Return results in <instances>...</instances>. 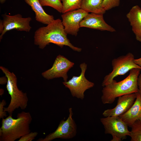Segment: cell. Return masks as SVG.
I'll return each instance as SVG.
<instances>
[{"label":"cell","mask_w":141,"mask_h":141,"mask_svg":"<svg viewBox=\"0 0 141 141\" xmlns=\"http://www.w3.org/2000/svg\"><path fill=\"white\" fill-rule=\"evenodd\" d=\"M134 62L137 65L141 67V57L137 59H134Z\"/></svg>","instance_id":"26"},{"label":"cell","mask_w":141,"mask_h":141,"mask_svg":"<svg viewBox=\"0 0 141 141\" xmlns=\"http://www.w3.org/2000/svg\"><path fill=\"white\" fill-rule=\"evenodd\" d=\"M136 93V97L132 105L127 111L119 116L130 127L141 119V96L138 92Z\"/></svg>","instance_id":"14"},{"label":"cell","mask_w":141,"mask_h":141,"mask_svg":"<svg viewBox=\"0 0 141 141\" xmlns=\"http://www.w3.org/2000/svg\"><path fill=\"white\" fill-rule=\"evenodd\" d=\"M62 4V13L80 8L83 0H60Z\"/></svg>","instance_id":"18"},{"label":"cell","mask_w":141,"mask_h":141,"mask_svg":"<svg viewBox=\"0 0 141 141\" xmlns=\"http://www.w3.org/2000/svg\"><path fill=\"white\" fill-rule=\"evenodd\" d=\"M141 69L133 68L130 70L128 75L123 80L117 82L113 79L103 87L101 101L104 104L113 103L117 97L138 92L137 80Z\"/></svg>","instance_id":"2"},{"label":"cell","mask_w":141,"mask_h":141,"mask_svg":"<svg viewBox=\"0 0 141 141\" xmlns=\"http://www.w3.org/2000/svg\"><path fill=\"white\" fill-rule=\"evenodd\" d=\"M120 0H103L102 7L105 10H108L114 8L118 7Z\"/></svg>","instance_id":"21"},{"label":"cell","mask_w":141,"mask_h":141,"mask_svg":"<svg viewBox=\"0 0 141 141\" xmlns=\"http://www.w3.org/2000/svg\"><path fill=\"white\" fill-rule=\"evenodd\" d=\"M74 65L73 62L59 55L57 56L51 68L42 73V75L47 80L62 77L64 81H67V73Z\"/></svg>","instance_id":"9"},{"label":"cell","mask_w":141,"mask_h":141,"mask_svg":"<svg viewBox=\"0 0 141 141\" xmlns=\"http://www.w3.org/2000/svg\"><path fill=\"white\" fill-rule=\"evenodd\" d=\"M130 136L131 141H141V122L136 121L131 126Z\"/></svg>","instance_id":"19"},{"label":"cell","mask_w":141,"mask_h":141,"mask_svg":"<svg viewBox=\"0 0 141 141\" xmlns=\"http://www.w3.org/2000/svg\"><path fill=\"white\" fill-rule=\"evenodd\" d=\"M38 134L37 132H30L21 137L18 141H32L35 138Z\"/></svg>","instance_id":"22"},{"label":"cell","mask_w":141,"mask_h":141,"mask_svg":"<svg viewBox=\"0 0 141 141\" xmlns=\"http://www.w3.org/2000/svg\"><path fill=\"white\" fill-rule=\"evenodd\" d=\"M6 104V102L4 99H3L0 103V118L3 119L6 117L7 112L4 111V106Z\"/></svg>","instance_id":"23"},{"label":"cell","mask_w":141,"mask_h":141,"mask_svg":"<svg viewBox=\"0 0 141 141\" xmlns=\"http://www.w3.org/2000/svg\"><path fill=\"white\" fill-rule=\"evenodd\" d=\"M4 29V27L2 20H0V33L1 34L3 33Z\"/></svg>","instance_id":"25"},{"label":"cell","mask_w":141,"mask_h":141,"mask_svg":"<svg viewBox=\"0 0 141 141\" xmlns=\"http://www.w3.org/2000/svg\"><path fill=\"white\" fill-rule=\"evenodd\" d=\"M139 120L140 121V122H141V119L140 120Z\"/></svg>","instance_id":"29"},{"label":"cell","mask_w":141,"mask_h":141,"mask_svg":"<svg viewBox=\"0 0 141 141\" xmlns=\"http://www.w3.org/2000/svg\"><path fill=\"white\" fill-rule=\"evenodd\" d=\"M89 13L80 8L62 13V23L67 34L76 36L80 28V22Z\"/></svg>","instance_id":"11"},{"label":"cell","mask_w":141,"mask_h":141,"mask_svg":"<svg viewBox=\"0 0 141 141\" xmlns=\"http://www.w3.org/2000/svg\"><path fill=\"white\" fill-rule=\"evenodd\" d=\"M0 68L7 79L6 88L11 97L8 107L4 108V111L9 115H12L16 109H25L27 107L28 99L27 93L20 90L17 85V78L14 73L7 68L0 66Z\"/></svg>","instance_id":"4"},{"label":"cell","mask_w":141,"mask_h":141,"mask_svg":"<svg viewBox=\"0 0 141 141\" xmlns=\"http://www.w3.org/2000/svg\"><path fill=\"white\" fill-rule=\"evenodd\" d=\"M2 16L4 29L0 35V40L7 31L15 29L18 31L29 32L31 29L32 27L30 25V22L32 20L30 17H23L19 14L13 15L5 14Z\"/></svg>","instance_id":"10"},{"label":"cell","mask_w":141,"mask_h":141,"mask_svg":"<svg viewBox=\"0 0 141 141\" xmlns=\"http://www.w3.org/2000/svg\"><path fill=\"white\" fill-rule=\"evenodd\" d=\"M126 17L136 39L141 42V8L138 5L133 6L127 14Z\"/></svg>","instance_id":"15"},{"label":"cell","mask_w":141,"mask_h":141,"mask_svg":"<svg viewBox=\"0 0 141 141\" xmlns=\"http://www.w3.org/2000/svg\"><path fill=\"white\" fill-rule=\"evenodd\" d=\"M67 35L62 20L58 19L46 26L40 27L36 30L34 37V43L42 49L50 43H52L61 48L66 46L74 51H81V49L72 44Z\"/></svg>","instance_id":"1"},{"label":"cell","mask_w":141,"mask_h":141,"mask_svg":"<svg viewBox=\"0 0 141 141\" xmlns=\"http://www.w3.org/2000/svg\"><path fill=\"white\" fill-rule=\"evenodd\" d=\"M103 0H83L80 8L89 13L104 14L105 12L103 8Z\"/></svg>","instance_id":"17"},{"label":"cell","mask_w":141,"mask_h":141,"mask_svg":"<svg viewBox=\"0 0 141 141\" xmlns=\"http://www.w3.org/2000/svg\"><path fill=\"white\" fill-rule=\"evenodd\" d=\"M69 111L67 119L65 120H61L54 132L37 141H51L56 138L69 139L74 137L77 133V126L72 117L73 114L71 108L69 109Z\"/></svg>","instance_id":"8"},{"label":"cell","mask_w":141,"mask_h":141,"mask_svg":"<svg viewBox=\"0 0 141 141\" xmlns=\"http://www.w3.org/2000/svg\"><path fill=\"white\" fill-rule=\"evenodd\" d=\"M80 67L81 71L79 76H73L68 81H64L62 83L69 89L73 97L83 100L84 98L85 92L93 87L94 84L88 80L85 76L87 65L83 63L80 64Z\"/></svg>","instance_id":"7"},{"label":"cell","mask_w":141,"mask_h":141,"mask_svg":"<svg viewBox=\"0 0 141 141\" xmlns=\"http://www.w3.org/2000/svg\"><path fill=\"white\" fill-rule=\"evenodd\" d=\"M6 0H0V2L1 4H3L5 2Z\"/></svg>","instance_id":"27"},{"label":"cell","mask_w":141,"mask_h":141,"mask_svg":"<svg viewBox=\"0 0 141 141\" xmlns=\"http://www.w3.org/2000/svg\"><path fill=\"white\" fill-rule=\"evenodd\" d=\"M103 14L89 13L80 22V27H85L111 32H115V29L105 21Z\"/></svg>","instance_id":"13"},{"label":"cell","mask_w":141,"mask_h":141,"mask_svg":"<svg viewBox=\"0 0 141 141\" xmlns=\"http://www.w3.org/2000/svg\"><path fill=\"white\" fill-rule=\"evenodd\" d=\"M136 97V93H129L119 97L116 106L113 108L104 110L103 115L104 117L119 116L129 110L134 103Z\"/></svg>","instance_id":"12"},{"label":"cell","mask_w":141,"mask_h":141,"mask_svg":"<svg viewBox=\"0 0 141 141\" xmlns=\"http://www.w3.org/2000/svg\"><path fill=\"white\" fill-rule=\"evenodd\" d=\"M1 92H0V95H2L3 93V90L1 89Z\"/></svg>","instance_id":"28"},{"label":"cell","mask_w":141,"mask_h":141,"mask_svg":"<svg viewBox=\"0 0 141 141\" xmlns=\"http://www.w3.org/2000/svg\"><path fill=\"white\" fill-rule=\"evenodd\" d=\"M138 92L141 96V73L139 74L137 80Z\"/></svg>","instance_id":"24"},{"label":"cell","mask_w":141,"mask_h":141,"mask_svg":"<svg viewBox=\"0 0 141 141\" xmlns=\"http://www.w3.org/2000/svg\"><path fill=\"white\" fill-rule=\"evenodd\" d=\"M43 6H49L53 8L60 13H62L63 6L60 0H39Z\"/></svg>","instance_id":"20"},{"label":"cell","mask_w":141,"mask_h":141,"mask_svg":"<svg viewBox=\"0 0 141 141\" xmlns=\"http://www.w3.org/2000/svg\"><path fill=\"white\" fill-rule=\"evenodd\" d=\"M30 6L35 14V19L38 22L48 25L55 19L52 15L46 13L44 10L39 0H24Z\"/></svg>","instance_id":"16"},{"label":"cell","mask_w":141,"mask_h":141,"mask_svg":"<svg viewBox=\"0 0 141 141\" xmlns=\"http://www.w3.org/2000/svg\"><path fill=\"white\" fill-rule=\"evenodd\" d=\"M100 121L105 129V134H111V141H121L130 136L128 126L119 116H110L101 118Z\"/></svg>","instance_id":"6"},{"label":"cell","mask_w":141,"mask_h":141,"mask_svg":"<svg viewBox=\"0 0 141 141\" xmlns=\"http://www.w3.org/2000/svg\"><path fill=\"white\" fill-rule=\"evenodd\" d=\"M9 115L2 119L0 128V141H15L30 133L32 118L29 112L22 111L17 114V118Z\"/></svg>","instance_id":"3"},{"label":"cell","mask_w":141,"mask_h":141,"mask_svg":"<svg viewBox=\"0 0 141 141\" xmlns=\"http://www.w3.org/2000/svg\"><path fill=\"white\" fill-rule=\"evenodd\" d=\"M134 55L130 52L113 59L111 62L112 70L105 77L102 86H104L110 83L115 77L124 75L133 68L141 69V67L134 62Z\"/></svg>","instance_id":"5"}]
</instances>
